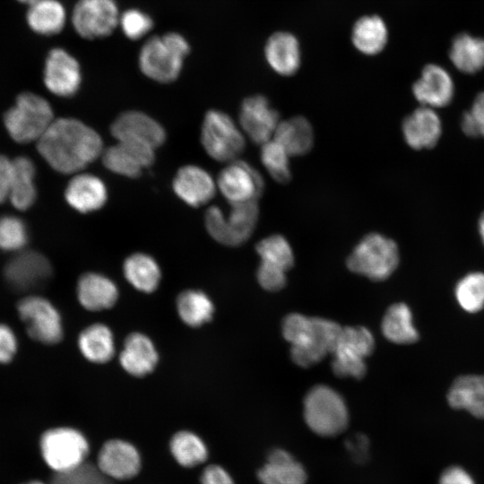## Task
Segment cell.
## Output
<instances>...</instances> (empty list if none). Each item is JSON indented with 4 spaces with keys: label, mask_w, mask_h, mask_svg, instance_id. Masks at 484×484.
Instances as JSON below:
<instances>
[{
    "label": "cell",
    "mask_w": 484,
    "mask_h": 484,
    "mask_svg": "<svg viewBox=\"0 0 484 484\" xmlns=\"http://www.w3.org/2000/svg\"><path fill=\"white\" fill-rule=\"evenodd\" d=\"M36 146L43 160L62 174L81 172L104 151L98 132L73 117L55 118Z\"/></svg>",
    "instance_id": "obj_1"
},
{
    "label": "cell",
    "mask_w": 484,
    "mask_h": 484,
    "mask_svg": "<svg viewBox=\"0 0 484 484\" xmlns=\"http://www.w3.org/2000/svg\"><path fill=\"white\" fill-rule=\"evenodd\" d=\"M342 327L332 320L290 314L282 322V334L291 345L293 362L308 367L332 354Z\"/></svg>",
    "instance_id": "obj_2"
},
{
    "label": "cell",
    "mask_w": 484,
    "mask_h": 484,
    "mask_svg": "<svg viewBox=\"0 0 484 484\" xmlns=\"http://www.w3.org/2000/svg\"><path fill=\"white\" fill-rule=\"evenodd\" d=\"M189 51L188 41L177 32L151 37L139 51V68L152 81L160 83L172 82L181 73L184 60Z\"/></svg>",
    "instance_id": "obj_3"
},
{
    "label": "cell",
    "mask_w": 484,
    "mask_h": 484,
    "mask_svg": "<svg viewBox=\"0 0 484 484\" xmlns=\"http://www.w3.org/2000/svg\"><path fill=\"white\" fill-rule=\"evenodd\" d=\"M54 120L50 103L30 91L20 93L4 116L6 132L18 143H37Z\"/></svg>",
    "instance_id": "obj_4"
},
{
    "label": "cell",
    "mask_w": 484,
    "mask_h": 484,
    "mask_svg": "<svg viewBox=\"0 0 484 484\" xmlns=\"http://www.w3.org/2000/svg\"><path fill=\"white\" fill-rule=\"evenodd\" d=\"M259 217L256 200L230 203L225 216L222 210L212 205L204 215V225L209 235L218 243L228 246L244 244L253 234Z\"/></svg>",
    "instance_id": "obj_5"
},
{
    "label": "cell",
    "mask_w": 484,
    "mask_h": 484,
    "mask_svg": "<svg viewBox=\"0 0 484 484\" xmlns=\"http://www.w3.org/2000/svg\"><path fill=\"white\" fill-rule=\"evenodd\" d=\"M399 264L396 243L379 233L366 235L347 259V267L353 272L372 281H385Z\"/></svg>",
    "instance_id": "obj_6"
},
{
    "label": "cell",
    "mask_w": 484,
    "mask_h": 484,
    "mask_svg": "<svg viewBox=\"0 0 484 484\" xmlns=\"http://www.w3.org/2000/svg\"><path fill=\"white\" fill-rule=\"evenodd\" d=\"M304 418L309 428L322 436H333L345 430L349 422L344 400L327 385H315L304 400Z\"/></svg>",
    "instance_id": "obj_7"
},
{
    "label": "cell",
    "mask_w": 484,
    "mask_h": 484,
    "mask_svg": "<svg viewBox=\"0 0 484 484\" xmlns=\"http://www.w3.org/2000/svg\"><path fill=\"white\" fill-rule=\"evenodd\" d=\"M201 143L206 153L220 162L238 160L246 146L243 133L226 113L210 109L201 127Z\"/></svg>",
    "instance_id": "obj_8"
},
{
    "label": "cell",
    "mask_w": 484,
    "mask_h": 484,
    "mask_svg": "<svg viewBox=\"0 0 484 484\" xmlns=\"http://www.w3.org/2000/svg\"><path fill=\"white\" fill-rule=\"evenodd\" d=\"M40 451L46 463L56 472L77 468L89 454V444L77 429L59 427L48 429L40 438Z\"/></svg>",
    "instance_id": "obj_9"
},
{
    "label": "cell",
    "mask_w": 484,
    "mask_h": 484,
    "mask_svg": "<svg viewBox=\"0 0 484 484\" xmlns=\"http://www.w3.org/2000/svg\"><path fill=\"white\" fill-rule=\"evenodd\" d=\"M16 310L27 334L35 341L53 345L62 340L61 315L48 298L36 293L24 295L17 302Z\"/></svg>",
    "instance_id": "obj_10"
},
{
    "label": "cell",
    "mask_w": 484,
    "mask_h": 484,
    "mask_svg": "<svg viewBox=\"0 0 484 484\" xmlns=\"http://www.w3.org/2000/svg\"><path fill=\"white\" fill-rule=\"evenodd\" d=\"M375 340L363 326L342 327L332 353V368L339 377L360 379L366 374L365 359L374 350Z\"/></svg>",
    "instance_id": "obj_11"
},
{
    "label": "cell",
    "mask_w": 484,
    "mask_h": 484,
    "mask_svg": "<svg viewBox=\"0 0 484 484\" xmlns=\"http://www.w3.org/2000/svg\"><path fill=\"white\" fill-rule=\"evenodd\" d=\"M6 285L20 294H33L45 287L53 276V267L47 256L35 250L14 253L3 271Z\"/></svg>",
    "instance_id": "obj_12"
},
{
    "label": "cell",
    "mask_w": 484,
    "mask_h": 484,
    "mask_svg": "<svg viewBox=\"0 0 484 484\" xmlns=\"http://www.w3.org/2000/svg\"><path fill=\"white\" fill-rule=\"evenodd\" d=\"M261 259L257 281L268 291H278L286 284V272L294 264V255L288 240L274 234L263 238L255 246Z\"/></svg>",
    "instance_id": "obj_13"
},
{
    "label": "cell",
    "mask_w": 484,
    "mask_h": 484,
    "mask_svg": "<svg viewBox=\"0 0 484 484\" xmlns=\"http://www.w3.org/2000/svg\"><path fill=\"white\" fill-rule=\"evenodd\" d=\"M119 17L115 0H77L70 21L80 37L96 39L110 35L118 26Z\"/></svg>",
    "instance_id": "obj_14"
},
{
    "label": "cell",
    "mask_w": 484,
    "mask_h": 484,
    "mask_svg": "<svg viewBox=\"0 0 484 484\" xmlns=\"http://www.w3.org/2000/svg\"><path fill=\"white\" fill-rule=\"evenodd\" d=\"M82 70L77 59L62 48H54L47 55L43 68L46 89L60 98L75 95L82 84Z\"/></svg>",
    "instance_id": "obj_15"
},
{
    "label": "cell",
    "mask_w": 484,
    "mask_h": 484,
    "mask_svg": "<svg viewBox=\"0 0 484 484\" xmlns=\"http://www.w3.org/2000/svg\"><path fill=\"white\" fill-rule=\"evenodd\" d=\"M221 194L229 203L256 200L264 190L263 177L246 161L235 160L221 169L217 179Z\"/></svg>",
    "instance_id": "obj_16"
},
{
    "label": "cell",
    "mask_w": 484,
    "mask_h": 484,
    "mask_svg": "<svg viewBox=\"0 0 484 484\" xmlns=\"http://www.w3.org/2000/svg\"><path fill=\"white\" fill-rule=\"evenodd\" d=\"M110 133L117 142H131L156 149L167 138L165 128L151 116L138 110L121 113L113 121Z\"/></svg>",
    "instance_id": "obj_17"
},
{
    "label": "cell",
    "mask_w": 484,
    "mask_h": 484,
    "mask_svg": "<svg viewBox=\"0 0 484 484\" xmlns=\"http://www.w3.org/2000/svg\"><path fill=\"white\" fill-rule=\"evenodd\" d=\"M102 163L109 171L123 177L134 178L155 160V149L131 142H117L103 151Z\"/></svg>",
    "instance_id": "obj_18"
},
{
    "label": "cell",
    "mask_w": 484,
    "mask_h": 484,
    "mask_svg": "<svg viewBox=\"0 0 484 484\" xmlns=\"http://www.w3.org/2000/svg\"><path fill=\"white\" fill-rule=\"evenodd\" d=\"M279 113L262 95L244 99L239 111V124L243 132L255 143L264 144L274 135L279 125Z\"/></svg>",
    "instance_id": "obj_19"
},
{
    "label": "cell",
    "mask_w": 484,
    "mask_h": 484,
    "mask_svg": "<svg viewBox=\"0 0 484 484\" xmlns=\"http://www.w3.org/2000/svg\"><path fill=\"white\" fill-rule=\"evenodd\" d=\"M97 466L111 480H126L139 473L141 458L132 444L121 439H110L100 448Z\"/></svg>",
    "instance_id": "obj_20"
},
{
    "label": "cell",
    "mask_w": 484,
    "mask_h": 484,
    "mask_svg": "<svg viewBox=\"0 0 484 484\" xmlns=\"http://www.w3.org/2000/svg\"><path fill=\"white\" fill-rule=\"evenodd\" d=\"M172 188L181 201L192 207L207 203L216 193L215 182L208 171L192 164L183 166L177 171Z\"/></svg>",
    "instance_id": "obj_21"
},
{
    "label": "cell",
    "mask_w": 484,
    "mask_h": 484,
    "mask_svg": "<svg viewBox=\"0 0 484 484\" xmlns=\"http://www.w3.org/2000/svg\"><path fill=\"white\" fill-rule=\"evenodd\" d=\"M416 99L431 108L447 106L454 94V84L450 74L443 67L429 64L412 86Z\"/></svg>",
    "instance_id": "obj_22"
},
{
    "label": "cell",
    "mask_w": 484,
    "mask_h": 484,
    "mask_svg": "<svg viewBox=\"0 0 484 484\" xmlns=\"http://www.w3.org/2000/svg\"><path fill=\"white\" fill-rule=\"evenodd\" d=\"M67 204L81 213L101 209L108 200V189L104 181L90 173H76L65 189Z\"/></svg>",
    "instance_id": "obj_23"
},
{
    "label": "cell",
    "mask_w": 484,
    "mask_h": 484,
    "mask_svg": "<svg viewBox=\"0 0 484 484\" xmlns=\"http://www.w3.org/2000/svg\"><path fill=\"white\" fill-rule=\"evenodd\" d=\"M407 144L415 150L432 148L442 134V122L434 108L421 106L405 117L402 126Z\"/></svg>",
    "instance_id": "obj_24"
},
{
    "label": "cell",
    "mask_w": 484,
    "mask_h": 484,
    "mask_svg": "<svg viewBox=\"0 0 484 484\" xmlns=\"http://www.w3.org/2000/svg\"><path fill=\"white\" fill-rule=\"evenodd\" d=\"M76 295L82 307L96 312L111 308L117 301L118 290L109 278L90 272L79 278Z\"/></svg>",
    "instance_id": "obj_25"
},
{
    "label": "cell",
    "mask_w": 484,
    "mask_h": 484,
    "mask_svg": "<svg viewBox=\"0 0 484 484\" xmlns=\"http://www.w3.org/2000/svg\"><path fill=\"white\" fill-rule=\"evenodd\" d=\"M158 359L153 342L141 333H132L125 338L119 355V362L124 370L136 377L151 373Z\"/></svg>",
    "instance_id": "obj_26"
},
{
    "label": "cell",
    "mask_w": 484,
    "mask_h": 484,
    "mask_svg": "<svg viewBox=\"0 0 484 484\" xmlns=\"http://www.w3.org/2000/svg\"><path fill=\"white\" fill-rule=\"evenodd\" d=\"M264 55L269 65L281 75H292L300 65L298 41L289 32L273 33L266 42Z\"/></svg>",
    "instance_id": "obj_27"
},
{
    "label": "cell",
    "mask_w": 484,
    "mask_h": 484,
    "mask_svg": "<svg viewBox=\"0 0 484 484\" xmlns=\"http://www.w3.org/2000/svg\"><path fill=\"white\" fill-rule=\"evenodd\" d=\"M67 12L59 0H34L28 4L26 22L29 28L42 36L60 33L67 22Z\"/></svg>",
    "instance_id": "obj_28"
},
{
    "label": "cell",
    "mask_w": 484,
    "mask_h": 484,
    "mask_svg": "<svg viewBox=\"0 0 484 484\" xmlns=\"http://www.w3.org/2000/svg\"><path fill=\"white\" fill-rule=\"evenodd\" d=\"M257 476L262 484H306L307 481L302 464L282 449H275L269 454Z\"/></svg>",
    "instance_id": "obj_29"
},
{
    "label": "cell",
    "mask_w": 484,
    "mask_h": 484,
    "mask_svg": "<svg viewBox=\"0 0 484 484\" xmlns=\"http://www.w3.org/2000/svg\"><path fill=\"white\" fill-rule=\"evenodd\" d=\"M447 401L451 407L484 419V376L465 375L452 384Z\"/></svg>",
    "instance_id": "obj_30"
},
{
    "label": "cell",
    "mask_w": 484,
    "mask_h": 484,
    "mask_svg": "<svg viewBox=\"0 0 484 484\" xmlns=\"http://www.w3.org/2000/svg\"><path fill=\"white\" fill-rule=\"evenodd\" d=\"M290 156H301L313 146L314 133L309 121L301 116L280 122L273 138Z\"/></svg>",
    "instance_id": "obj_31"
},
{
    "label": "cell",
    "mask_w": 484,
    "mask_h": 484,
    "mask_svg": "<svg viewBox=\"0 0 484 484\" xmlns=\"http://www.w3.org/2000/svg\"><path fill=\"white\" fill-rule=\"evenodd\" d=\"M36 168L31 159L18 156L13 159V178L9 200L18 211H27L36 201Z\"/></svg>",
    "instance_id": "obj_32"
},
{
    "label": "cell",
    "mask_w": 484,
    "mask_h": 484,
    "mask_svg": "<svg viewBox=\"0 0 484 484\" xmlns=\"http://www.w3.org/2000/svg\"><path fill=\"white\" fill-rule=\"evenodd\" d=\"M123 272L137 290L151 293L158 288L161 272L156 260L145 253H134L125 259Z\"/></svg>",
    "instance_id": "obj_33"
},
{
    "label": "cell",
    "mask_w": 484,
    "mask_h": 484,
    "mask_svg": "<svg viewBox=\"0 0 484 484\" xmlns=\"http://www.w3.org/2000/svg\"><path fill=\"white\" fill-rule=\"evenodd\" d=\"M82 355L97 364L106 363L115 354V342L111 330L103 324H93L83 329L78 337Z\"/></svg>",
    "instance_id": "obj_34"
},
{
    "label": "cell",
    "mask_w": 484,
    "mask_h": 484,
    "mask_svg": "<svg viewBox=\"0 0 484 484\" xmlns=\"http://www.w3.org/2000/svg\"><path fill=\"white\" fill-rule=\"evenodd\" d=\"M388 38L385 22L377 15L363 16L354 24L351 39L354 47L368 56L381 52Z\"/></svg>",
    "instance_id": "obj_35"
},
{
    "label": "cell",
    "mask_w": 484,
    "mask_h": 484,
    "mask_svg": "<svg viewBox=\"0 0 484 484\" xmlns=\"http://www.w3.org/2000/svg\"><path fill=\"white\" fill-rule=\"evenodd\" d=\"M449 57L461 72L474 73L484 67V39L467 33L454 37Z\"/></svg>",
    "instance_id": "obj_36"
},
{
    "label": "cell",
    "mask_w": 484,
    "mask_h": 484,
    "mask_svg": "<svg viewBox=\"0 0 484 484\" xmlns=\"http://www.w3.org/2000/svg\"><path fill=\"white\" fill-rule=\"evenodd\" d=\"M382 332L387 340L396 344H411L419 339L411 311L404 303L393 304L386 310Z\"/></svg>",
    "instance_id": "obj_37"
},
{
    "label": "cell",
    "mask_w": 484,
    "mask_h": 484,
    "mask_svg": "<svg viewBox=\"0 0 484 484\" xmlns=\"http://www.w3.org/2000/svg\"><path fill=\"white\" fill-rule=\"evenodd\" d=\"M176 305L182 322L191 327H199L208 323L214 311L210 298L198 290H186L179 293Z\"/></svg>",
    "instance_id": "obj_38"
},
{
    "label": "cell",
    "mask_w": 484,
    "mask_h": 484,
    "mask_svg": "<svg viewBox=\"0 0 484 484\" xmlns=\"http://www.w3.org/2000/svg\"><path fill=\"white\" fill-rule=\"evenodd\" d=\"M169 448L175 460L186 468L202 464L208 456L203 441L191 431L177 432L170 440Z\"/></svg>",
    "instance_id": "obj_39"
},
{
    "label": "cell",
    "mask_w": 484,
    "mask_h": 484,
    "mask_svg": "<svg viewBox=\"0 0 484 484\" xmlns=\"http://www.w3.org/2000/svg\"><path fill=\"white\" fill-rule=\"evenodd\" d=\"M455 297L466 312L481 310L484 307V273L474 272L462 278L455 287Z\"/></svg>",
    "instance_id": "obj_40"
},
{
    "label": "cell",
    "mask_w": 484,
    "mask_h": 484,
    "mask_svg": "<svg viewBox=\"0 0 484 484\" xmlns=\"http://www.w3.org/2000/svg\"><path fill=\"white\" fill-rule=\"evenodd\" d=\"M290 157L286 150L274 139L262 144L261 161L271 177L279 183H287L291 178Z\"/></svg>",
    "instance_id": "obj_41"
},
{
    "label": "cell",
    "mask_w": 484,
    "mask_h": 484,
    "mask_svg": "<svg viewBox=\"0 0 484 484\" xmlns=\"http://www.w3.org/2000/svg\"><path fill=\"white\" fill-rule=\"evenodd\" d=\"M29 240L25 222L18 216L6 214L0 217V249L17 253L23 249Z\"/></svg>",
    "instance_id": "obj_42"
},
{
    "label": "cell",
    "mask_w": 484,
    "mask_h": 484,
    "mask_svg": "<svg viewBox=\"0 0 484 484\" xmlns=\"http://www.w3.org/2000/svg\"><path fill=\"white\" fill-rule=\"evenodd\" d=\"M51 484H113L98 466L83 462L71 471L56 472Z\"/></svg>",
    "instance_id": "obj_43"
},
{
    "label": "cell",
    "mask_w": 484,
    "mask_h": 484,
    "mask_svg": "<svg viewBox=\"0 0 484 484\" xmlns=\"http://www.w3.org/2000/svg\"><path fill=\"white\" fill-rule=\"evenodd\" d=\"M118 26L126 38L137 40L151 30L153 21L149 14L141 10L128 9L120 13Z\"/></svg>",
    "instance_id": "obj_44"
},
{
    "label": "cell",
    "mask_w": 484,
    "mask_h": 484,
    "mask_svg": "<svg viewBox=\"0 0 484 484\" xmlns=\"http://www.w3.org/2000/svg\"><path fill=\"white\" fill-rule=\"evenodd\" d=\"M462 129L472 137H484V91L479 93L462 118Z\"/></svg>",
    "instance_id": "obj_45"
},
{
    "label": "cell",
    "mask_w": 484,
    "mask_h": 484,
    "mask_svg": "<svg viewBox=\"0 0 484 484\" xmlns=\"http://www.w3.org/2000/svg\"><path fill=\"white\" fill-rule=\"evenodd\" d=\"M18 339L8 324L0 323V364H8L18 350Z\"/></svg>",
    "instance_id": "obj_46"
},
{
    "label": "cell",
    "mask_w": 484,
    "mask_h": 484,
    "mask_svg": "<svg viewBox=\"0 0 484 484\" xmlns=\"http://www.w3.org/2000/svg\"><path fill=\"white\" fill-rule=\"evenodd\" d=\"M13 178V159L0 154V204L8 201Z\"/></svg>",
    "instance_id": "obj_47"
},
{
    "label": "cell",
    "mask_w": 484,
    "mask_h": 484,
    "mask_svg": "<svg viewBox=\"0 0 484 484\" xmlns=\"http://www.w3.org/2000/svg\"><path fill=\"white\" fill-rule=\"evenodd\" d=\"M201 484H234L228 471L219 465L207 466L201 476Z\"/></svg>",
    "instance_id": "obj_48"
},
{
    "label": "cell",
    "mask_w": 484,
    "mask_h": 484,
    "mask_svg": "<svg viewBox=\"0 0 484 484\" xmlns=\"http://www.w3.org/2000/svg\"><path fill=\"white\" fill-rule=\"evenodd\" d=\"M439 484H475V482L465 470L453 466L443 471Z\"/></svg>",
    "instance_id": "obj_49"
},
{
    "label": "cell",
    "mask_w": 484,
    "mask_h": 484,
    "mask_svg": "<svg viewBox=\"0 0 484 484\" xmlns=\"http://www.w3.org/2000/svg\"><path fill=\"white\" fill-rule=\"evenodd\" d=\"M478 229H479V233H480V238H481V240H482V242L484 244V212L480 217L479 223H478Z\"/></svg>",
    "instance_id": "obj_50"
},
{
    "label": "cell",
    "mask_w": 484,
    "mask_h": 484,
    "mask_svg": "<svg viewBox=\"0 0 484 484\" xmlns=\"http://www.w3.org/2000/svg\"><path fill=\"white\" fill-rule=\"evenodd\" d=\"M17 1L20 2V3H22V4H29L31 2H33L34 0H17Z\"/></svg>",
    "instance_id": "obj_51"
},
{
    "label": "cell",
    "mask_w": 484,
    "mask_h": 484,
    "mask_svg": "<svg viewBox=\"0 0 484 484\" xmlns=\"http://www.w3.org/2000/svg\"><path fill=\"white\" fill-rule=\"evenodd\" d=\"M26 484H44V483L35 480V481H30L29 483H26Z\"/></svg>",
    "instance_id": "obj_52"
}]
</instances>
